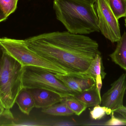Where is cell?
<instances>
[{
    "instance_id": "obj_23",
    "label": "cell",
    "mask_w": 126,
    "mask_h": 126,
    "mask_svg": "<svg viewBox=\"0 0 126 126\" xmlns=\"http://www.w3.org/2000/svg\"><path fill=\"white\" fill-rule=\"evenodd\" d=\"M102 79L101 75H98L95 78L96 81V86L98 93L101 95V90L102 86Z\"/></svg>"
},
{
    "instance_id": "obj_7",
    "label": "cell",
    "mask_w": 126,
    "mask_h": 126,
    "mask_svg": "<svg viewBox=\"0 0 126 126\" xmlns=\"http://www.w3.org/2000/svg\"><path fill=\"white\" fill-rule=\"evenodd\" d=\"M126 90V73H124L101 97L102 106L110 109L112 112L123 107Z\"/></svg>"
},
{
    "instance_id": "obj_18",
    "label": "cell",
    "mask_w": 126,
    "mask_h": 126,
    "mask_svg": "<svg viewBox=\"0 0 126 126\" xmlns=\"http://www.w3.org/2000/svg\"><path fill=\"white\" fill-rule=\"evenodd\" d=\"M18 0H0V8L7 17L17 9Z\"/></svg>"
},
{
    "instance_id": "obj_22",
    "label": "cell",
    "mask_w": 126,
    "mask_h": 126,
    "mask_svg": "<svg viewBox=\"0 0 126 126\" xmlns=\"http://www.w3.org/2000/svg\"><path fill=\"white\" fill-rule=\"evenodd\" d=\"M5 52H6V50L4 47L3 46L2 44L0 42V74L1 72V69H2L4 55Z\"/></svg>"
},
{
    "instance_id": "obj_5",
    "label": "cell",
    "mask_w": 126,
    "mask_h": 126,
    "mask_svg": "<svg viewBox=\"0 0 126 126\" xmlns=\"http://www.w3.org/2000/svg\"><path fill=\"white\" fill-rule=\"evenodd\" d=\"M6 52L23 67L34 66L44 69L54 74H67L65 70L41 57L28 47L24 40L7 37L0 38Z\"/></svg>"
},
{
    "instance_id": "obj_8",
    "label": "cell",
    "mask_w": 126,
    "mask_h": 126,
    "mask_svg": "<svg viewBox=\"0 0 126 126\" xmlns=\"http://www.w3.org/2000/svg\"><path fill=\"white\" fill-rule=\"evenodd\" d=\"M55 74L65 86L78 93L92 88L96 84L95 79L84 72Z\"/></svg>"
},
{
    "instance_id": "obj_10",
    "label": "cell",
    "mask_w": 126,
    "mask_h": 126,
    "mask_svg": "<svg viewBox=\"0 0 126 126\" xmlns=\"http://www.w3.org/2000/svg\"><path fill=\"white\" fill-rule=\"evenodd\" d=\"M73 96L85 104L87 107H94L101 104V95L98 93L96 84L92 88L77 93Z\"/></svg>"
},
{
    "instance_id": "obj_11",
    "label": "cell",
    "mask_w": 126,
    "mask_h": 126,
    "mask_svg": "<svg viewBox=\"0 0 126 126\" xmlns=\"http://www.w3.org/2000/svg\"><path fill=\"white\" fill-rule=\"evenodd\" d=\"M115 51L109 55L112 61L126 71V32L117 42Z\"/></svg>"
},
{
    "instance_id": "obj_25",
    "label": "cell",
    "mask_w": 126,
    "mask_h": 126,
    "mask_svg": "<svg viewBox=\"0 0 126 126\" xmlns=\"http://www.w3.org/2000/svg\"><path fill=\"white\" fill-rule=\"evenodd\" d=\"M85 0L89 1V2L92 4H94L95 1V0Z\"/></svg>"
},
{
    "instance_id": "obj_24",
    "label": "cell",
    "mask_w": 126,
    "mask_h": 126,
    "mask_svg": "<svg viewBox=\"0 0 126 126\" xmlns=\"http://www.w3.org/2000/svg\"><path fill=\"white\" fill-rule=\"evenodd\" d=\"M8 17L6 15L3 10L0 8V22L5 20Z\"/></svg>"
},
{
    "instance_id": "obj_9",
    "label": "cell",
    "mask_w": 126,
    "mask_h": 126,
    "mask_svg": "<svg viewBox=\"0 0 126 126\" xmlns=\"http://www.w3.org/2000/svg\"><path fill=\"white\" fill-rule=\"evenodd\" d=\"M34 99L35 107L45 108L63 101V97L55 92L42 89H28Z\"/></svg>"
},
{
    "instance_id": "obj_12",
    "label": "cell",
    "mask_w": 126,
    "mask_h": 126,
    "mask_svg": "<svg viewBox=\"0 0 126 126\" xmlns=\"http://www.w3.org/2000/svg\"><path fill=\"white\" fill-rule=\"evenodd\" d=\"M15 103L19 109L25 114L29 115L35 107L34 99L28 89L23 88L18 95Z\"/></svg>"
},
{
    "instance_id": "obj_21",
    "label": "cell",
    "mask_w": 126,
    "mask_h": 126,
    "mask_svg": "<svg viewBox=\"0 0 126 126\" xmlns=\"http://www.w3.org/2000/svg\"><path fill=\"white\" fill-rule=\"evenodd\" d=\"M111 115V119L105 123L104 126H125L124 123L121 120L114 115L113 112H112Z\"/></svg>"
},
{
    "instance_id": "obj_19",
    "label": "cell",
    "mask_w": 126,
    "mask_h": 126,
    "mask_svg": "<svg viewBox=\"0 0 126 126\" xmlns=\"http://www.w3.org/2000/svg\"><path fill=\"white\" fill-rule=\"evenodd\" d=\"M4 110L0 103V126H10L12 121V115L10 113Z\"/></svg>"
},
{
    "instance_id": "obj_1",
    "label": "cell",
    "mask_w": 126,
    "mask_h": 126,
    "mask_svg": "<svg viewBox=\"0 0 126 126\" xmlns=\"http://www.w3.org/2000/svg\"><path fill=\"white\" fill-rule=\"evenodd\" d=\"M24 41L31 50L68 74L85 72L95 56L101 54L95 41L68 31L44 33Z\"/></svg>"
},
{
    "instance_id": "obj_15",
    "label": "cell",
    "mask_w": 126,
    "mask_h": 126,
    "mask_svg": "<svg viewBox=\"0 0 126 126\" xmlns=\"http://www.w3.org/2000/svg\"><path fill=\"white\" fill-rule=\"evenodd\" d=\"M62 102L65 103L74 114L79 116L87 108L85 104L73 96L63 97Z\"/></svg>"
},
{
    "instance_id": "obj_2",
    "label": "cell",
    "mask_w": 126,
    "mask_h": 126,
    "mask_svg": "<svg viewBox=\"0 0 126 126\" xmlns=\"http://www.w3.org/2000/svg\"><path fill=\"white\" fill-rule=\"evenodd\" d=\"M53 9L57 18L68 32L87 35L100 32L94 4L85 0H54Z\"/></svg>"
},
{
    "instance_id": "obj_13",
    "label": "cell",
    "mask_w": 126,
    "mask_h": 126,
    "mask_svg": "<svg viewBox=\"0 0 126 126\" xmlns=\"http://www.w3.org/2000/svg\"><path fill=\"white\" fill-rule=\"evenodd\" d=\"M84 73L95 80L96 77L98 75H101L103 80L104 79L106 73L104 71L101 54H98L95 56Z\"/></svg>"
},
{
    "instance_id": "obj_20",
    "label": "cell",
    "mask_w": 126,
    "mask_h": 126,
    "mask_svg": "<svg viewBox=\"0 0 126 126\" xmlns=\"http://www.w3.org/2000/svg\"><path fill=\"white\" fill-rule=\"evenodd\" d=\"M114 115L116 117L121 120L126 126V106L123 107L112 112Z\"/></svg>"
},
{
    "instance_id": "obj_16",
    "label": "cell",
    "mask_w": 126,
    "mask_h": 126,
    "mask_svg": "<svg viewBox=\"0 0 126 126\" xmlns=\"http://www.w3.org/2000/svg\"><path fill=\"white\" fill-rule=\"evenodd\" d=\"M117 19L126 17V0H107Z\"/></svg>"
},
{
    "instance_id": "obj_6",
    "label": "cell",
    "mask_w": 126,
    "mask_h": 126,
    "mask_svg": "<svg viewBox=\"0 0 126 126\" xmlns=\"http://www.w3.org/2000/svg\"><path fill=\"white\" fill-rule=\"evenodd\" d=\"M95 11L100 31L112 43L117 42L121 36L118 19L110 8L107 0H95Z\"/></svg>"
},
{
    "instance_id": "obj_4",
    "label": "cell",
    "mask_w": 126,
    "mask_h": 126,
    "mask_svg": "<svg viewBox=\"0 0 126 126\" xmlns=\"http://www.w3.org/2000/svg\"><path fill=\"white\" fill-rule=\"evenodd\" d=\"M21 80L23 88L26 89H45L63 97L73 96L78 93L65 86L54 73L37 67H23Z\"/></svg>"
},
{
    "instance_id": "obj_17",
    "label": "cell",
    "mask_w": 126,
    "mask_h": 126,
    "mask_svg": "<svg viewBox=\"0 0 126 126\" xmlns=\"http://www.w3.org/2000/svg\"><path fill=\"white\" fill-rule=\"evenodd\" d=\"M112 112L110 109L104 106H100V105L95 106L90 112V115L93 120H97L103 118L106 114L111 115Z\"/></svg>"
},
{
    "instance_id": "obj_3",
    "label": "cell",
    "mask_w": 126,
    "mask_h": 126,
    "mask_svg": "<svg viewBox=\"0 0 126 126\" xmlns=\"http://www.w3.org/2000/svg\"><path fill=\"white\" fill-rule=\"evenodd\" d=\"M23 66L18 61L5 52L0 74V103L5 110L10 111L23 89Z\"/></svg>"
},
{
    "instance_id": "obj_26",
    "label": "cell",
    "mask_w": 126,
    "mask_h": 126,
    "mask_svg": "<svg viewBox=\"0 0 126 126\" xmlns=\"http://www.w3.org/2000/svg\"><path fill=\"white\" fill-rule=\"evenodd\" d=\"M125 26H126V18L125 19Z\"/></svg>"
},
{
    "instance_id": "obj_14",
    "label": "cell",
    "mask_w": 126,
    "mask_h": 126,
    "mask_svg": "<svg viewBox=\"0 0 126 126\" xmlns=\"http://www.w3.org/2000/svg\"><path fill=\"white\" fill-rule=\"evenodd\" d=\"M42 112L54 116H68L74 114L65 103L62 102L55 104L47 108H43Z\"/></svg>"
}]
</instances>
